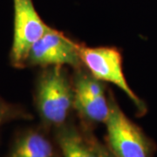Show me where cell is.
I'll list each match as a JSON object with an SVG mask.
<instances>
[{
  "label": "cell",
  "instance_id": "1",
  "mask_svg": "<svg viewBox=\"0 0 157 157\" xmlns=\"http://www.w3.org/2000/svg\"><path fill=\"white\" fill-rule=\"evenodd\" d=\"M73 80L61 66L45 67L35 94L36 107L43 122L51 127L64 126L73 109Z\"/></svg>",
  "mask_w": 157,
  "mask_h": 157
},
{
  "label": "cell",
  "instance_id": "2",
  "mask_svg": "<svg viewBox=\"0 0 157 157\" xmlns=\"http://www.w3.org/2000/svg\"><path fill=\"white\" fill-rule=\"evenodd\" d=\"M110 111L107 121V147L115 157H153L154 143L129 119L108 94Z\"/></svg>",
  "mask_w": 157,
  "mask_h": 157
},
{
  "label": "cell",
  "instance_id": "3",
  "mask_svg": "<svg viewBox=\"0 0 157 157\" xmlns=\"http://www.w3.org/2000/svg\"><path fill=\"white\" fill-rule=\"evenodd\" d=\"M79 53L82 65L94 78L102 82L112 83L128 95L140 114L147 112L145 103L130 88L122 69L121 52L109 46L86 47L80 45Z\"/></svg>",
  "mask_w": 157,
  "mask_h": 157
},
{
  "label": "cell",
  "instance_id": "4",
  "mask_svg": "<svg viewBox=\"0 0 157 157\" xmlns=\"http://www.w3.org/2000/svg\"><path fill=\"white\" fill-rule=\"evenodd\" d=\"M13 6L14 31L10 59L14 67L23 68L33 45L52 27L42 20L33 0H13Z\"/></svg>",
  "mask_w": 157,
  "mask_h": 157
},
{
  "label": "cell",
  "instance_id": "5",
  "mask_svg": "<svg viewBox=\"0 0 157 157\" xmlns=\"http://www.w3.org/2000/svg\"><path fill=\"white\" fill-rule=\"evenodd\" d=\"M79 47L62 33L51 28L31 48L25 67L70 66L78 69L83 66Z\"/></svg>",
  "mask_w": 157,
  "mask_h": 157
},
{
  "label": "cell",
  "instance_id": "6",
  "mask_svg": "<svg viewBox=\"0 0 157 157\" xmlns=\"http://www.w3.org/2000/svg\"><path fill=\"white\" fill-rule=\"evenodd\" d=\"M73 86V108L81 118L92 123H105L109 115L110 104L103 82L89 72L84 73L78 68Z\"/></svg>",
  "mask_w": 157,
  "mask_h": 157
},
{
  "label": "cell",
  "instance_id": "7",
  "mask_svg": "<svg viewBox=\"0 0 157 157\" xmlns=\"http://www.w3.org/2000/svg\"><path fill=\"white\" fill-rule=\"evenodd\" d=\"M8 157H55V151L43 133L29 129L17 135Z\"/></svg>",
  "mask_w": 157,
  "mask_h": 157
},
{
  "label": "cell",
  "instance_id": "8",
  "mask_svg": "<svg viewBox=\"0 0 157 157\" xmlns=\"http://www.w3.org/2000/svg\"><path fill=\"white\" fill-rule=\"evenodd\" d=\"M57 134V141L63 157H101L94 138L86 137L74 128L62 126Z\"/></svg>",
  "mask_w": 157,
  "mask_h": 157
},
{
  "label": "cell",
  "instance_id": "9",
  "mask_svg": "<svg viewBox=\"0 0 157 157\" xmlns=\"http://www.w3.org/2000/svg\"><path fill=\"white\" fill-rule=\"evenodd\" d=\"M26 114L17 107L9 105L0 100V124L8 121L20 117H25Z\"/></svg>",
  "mask_w": 157,
  "mask_h": 157
},
{
  "label": "cell",
  "instance_id": "10",
  "mask_svg": "<svg viewBox=\"0 0 157 157\" xmlns=\"http://www.w3.org/2000/svg\"><path fill=\"white\" fill-rule=\"evenodd\" d=\"M94 146H95L96 149H97V151H98L101 157H115L111 153V151L108 149L107 146H103L101 143H100L94 138Z\"/></svg>",
  "mask_w": 157,
  "mask_h": 157
}]
</instances>
